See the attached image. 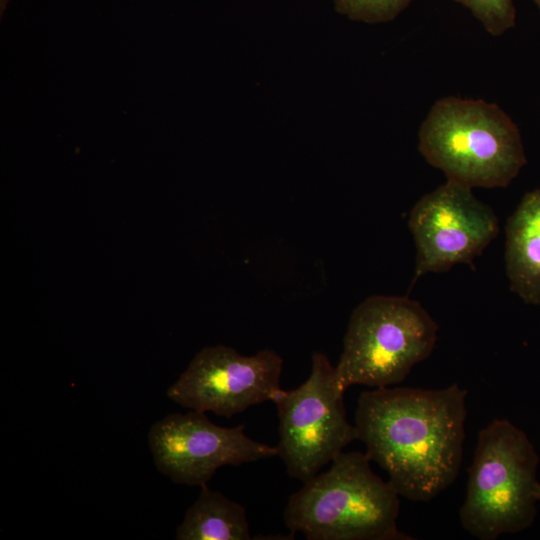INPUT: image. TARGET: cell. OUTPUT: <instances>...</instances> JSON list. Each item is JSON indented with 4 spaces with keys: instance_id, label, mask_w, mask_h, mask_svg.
<instances>
[{
    "instance_id": "6da1fadb",
    "label": "cell",
    "mask_w": 540,
    "mask_h": 540,
    "mask_svg": "<svg viewBox=\"0 0 540 540\" xmlns=\"http://www.w3.org/2000/svg\"><path fill=\"white\" fill-rule=\"evenodd\" d=\"M467 391L380 387L358 398L355 427L366 455L395 491L426 502L457 478L463 459Z\"/></svg>"
},
{
    "instance_id": "7a4b0ae2",
    "label": "cell",
    "mask_w": 540,
    "mask_h": 540,
    "mask_svg": "<svg viewBox=\"0 0 540 540\" xmlns=\"http://www.w3.org/2000/svg\"><path fill=\"white\" fill-rule=\"evenodd\" d=\"M366 453L341 452L330 468L292 494L284 511L291 535L308 540H413L397 526L400 495L376 475Z\"/></svg>"
},
{
    "instance_id": "3957f363",
    "label": "cell",
    "mask_w": 540,
    "mask_h": 540,
    "mask_svg": "<svg viewBox=\"0 0 540 540\" xmlns=\"http://www.w3.org/2000/svg\"><path fill=\"white\" fill-rule=\"evenodd\" d=\"M418 149L447 180L470 188H504L527 159L517 125L495 103L437 100L419 129Z\"/></svg>"
},
{
    "instance_id": "277c9868",
    "label": "cell",
    "mask_w": 540,
    "mask_h": 540,
    "mask_svg": "<svg viewBox=\"0 0 540 540\" xmlns=\"http://www.w3.org/2000/svg\"><path fill=\"white\" fill-rule=\"evenodd\" d=\"M538 464L534 445L510 421L481 429L459 511L463 529L480 540L528 529L539 502Z\"/></svg>"
},
{
    "instance_id": "5b68a950",
    "label": "cell",
    "mask_w": 540,
    "mask_h": 540,
    "mask_svg": "<svg viewBox=\"0 0 540 540\" xmlns=\"http://www.w3.org/2000/svg\"><path fill=\"white\" fill-rule=\"evenodd\" d=\"M438 325L428 311L407 296L373 295L352 312L335 366V382L380 388L402 382L432 353Z\"/></svg>"
},
{
    "instance_id": "8992f818",
    "label": "cell",
    "mask_w": 540,
    "mask_h": 540,
    "mask_svg": "<svg viewBox=\"0 0 540 540\" xmlns=\"http://www.w3.org/2000/svg\"><path fill=\"white\" fill-rule=\"evenodd\" d=\"M343 395L335 382V367L326 355L315 352L307 380L274 400L279 419L276 448L290 477L309 481L358 440L355 425L347 420Z\"/></svg>"
},
{
    "instance_id": "52a82bcc",
    "label": "cell",
    "mask_w": 540,
    "mask_h": 540,
    "mask_svg": "<svg viewBox=\"0 0 540 540\" xmlns=\"http://www.w3.org/2000/svg\"><path fill=\"white\" fill-rule=\"evenodd\" d=\"M408 227L416 246L412 286L428 273L471 263L499 233V220L472 188L447 180L413 206Z\"/></svg>"
},
{
    "instance_id": "ba28073f",
    "label": "cell",
    "mask_w": 540,
    "mask_h": 540,
    "mask_svg": "<svg viewBox=\"0 0 540 540\" xmlns=\"http://www.w3.org/2000/svg\"><path fill=\"white\" fill-rule=\"evenodd\" d=\"M282 366L271 349L244 356L225 345L209 346L193 357L166 394L190 410L231 418L250 406L274 402L283 391Z\"/></svg>"
},
{
    "instance_id": "9c48e42d",
    "label": "cell",
    "mask_w": 540,
    "mask_h": 540,
    "mask_svg": "<svg viewBox=\"0 0 540 540\" xmlns=\"http://www.w3.org/2000/svg\"><path fill=\"white\" fill-rule=\"evenodd\" d=\"M148 444L159 472L190 486L207 484L222 466L278 456L276 447L248 437L245 425L221 427L195 410L169 414L154 423Z\"/></svg>"
},
{
    "instance_id": "30bf717a",
    "label": "cell",
    "mask_w": 540,
    "mask_h": 540,
    "mask_svg": "<svg viewBox=\"0 0 540 540\" xmlns=\"http://www.w3.org/2000/svg\"><path fill=\"white\" fill-rule=\"evenodd\" d=\"M505 269L510 290L540 305V188L527 192L505 226Z\"/></svg>"
},
{
    "instance_id": "8fae6325",
    "label": "cell",
    "mask_w": 540,
    "mask_h": 540,
    "mask_svg": "<svg viewBox=\"0 0 540 540\" xmlns=\"http://www.w3.org/2000/svg\"><path fill=\"white\" fill-rule=\"evenodd\" d=\"M198 498L178 526L177 540H249L245 508L223 494L200 486Z\"/></svg>"
},
{
    "instance_id": "7c38bea8",
    "label": "cell",
    "mask_w": 540,
    "mask_h": 540,
    "mask_svg": "<svg viewBox=\"0 0 540 540\" xmlns=\"http://www.w3.org/2000/svg\"><path fill=\"white\" fill-rule=\"evenodd\" d=\"M412 0H334L336 10L352 20L388 22L405 10Z\"/></svg>"
},
{
    "instance_id": "4fadbf2b",
    "label": "cell",
    "mask_w": 540,
    "mask_h": 540,
    "mask_svg": "<svg viewBox=\"0 0 540 540\" xmlns=\"http://www.w3.org/2000/svg\"><path fill=\"white\" fill-rule=\"evenodd\" d=\"M453 1L467 7L493 36H500L515 26L516 10L513 0Z\"/></svg>"
},
{
    "instance_id": "5bb4252c",
    "label": "cell",
    "mask_w": 540,
    "mask_h": 540,
    "mask_svg": "<svg viewBox=\"0 0 540 540\" xmlns=\"http://www.w3.org/2000/svg\"><path fill=\"white\" fill-rule=\"evenodd\" d=\"M535 4L537 5L538 9L540 10V0H533Z\"/></svg>"
},
{
    "instance_id": "9a60e30c",
    "label": "cell",
    "mask_w": 540,
    "mask_h": 540,
    "mask_svg": "<svg viewBox=\"0 0 540 540\" xmlns=\"http://www.w3.org/2000/svg\"><path fill=\"white\" fill-rule=\"evenodd\" d=\"M538 498H539V502H540V490H539V496H538Z\"/></svg>"
}]
</instances>
